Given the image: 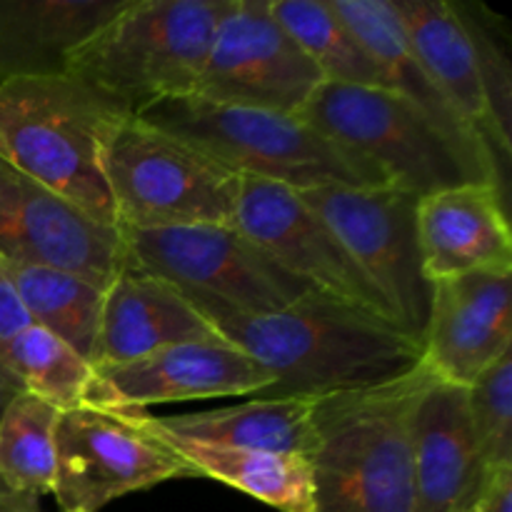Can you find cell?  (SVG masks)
Segmentation results:
<instances>
[{
    "instance_id": "obj_10",
    "label": "cell",
    "mask_w": 512,
    "mask_h": 512,
    "mask_svg": "<svg viewBox=\"0 0 512 512\" xmlns=\"http://www.w3.org/2000/svg\"><path fill=\"white\" fill-rule=\"evenodd\" d=\"M195 470L160 440L140 410L85 408L60 413L55 433V488L60 512H100L128 493Z\"/></svg>"
},
{
    "instance_id": "obj_7",
    "label": "cell",
    "mask_w": 512,
    "mask_h": 512,
    "mask_svg": "<svg viewBox=\"0 0 512 512\" xmlns=\"http://www.w3.org/2000/svg\"><path fill=\"white\" fill-rule=\"evenodd\" d=\"M100 170L118 228L233 225L240 175L188 140L120 115L100 140Z\"/></svg>"
},
{
    "instance_id": "obj_17",
    "label": "cell",
    "mask_w": 512,
    "mask_h": 512,
    "mask_svg": "<svg viewBox=\"0 0 512 512\" xmlns=\"http://www.w3.org/2000/svg\"><path fill=\"white\" fill-rule=\"evenodd\" d=\"M418 243L425 278L512 275V235L500 183H463L418 198Z\"/></svg>"
},
{
    "instance_id": "obj_29",
    "label": "cell",
    "mask_w": 512,
    "mask_h": 512,
    "mask_svg": "<svg viewBox=\"0 0 512 512\" xmlns=\"http://www.w3.org/2000/svg\"><path fill=\"white\" fill-rule=\"evenodd\" d=\"M30 320L25 315L23 305H20L18 293H15L13 283H10L8 273H5V265L0 263V358H3V348L20 333L23 328H28ZM0 383L10 390L8 380L3 375V363H0Z\"/></svg>"
},
{
    "instance_id": "obj_14",
    "label": "cell",
    "mask_w": 512,
    "mask_h": 512,
    "mask_svg": "<svg viewBox=\"0 0 512 512\" xmlns=\"http://www.w3.org/2000/svg\"><path fill=\"white\" fill-rule=\"evenodd\" d=\"M93 405L148 410L153 405L210 398H253L273 385V375L228 340H188L123 365H100Z\"/></svg>"
},
{
    "instance_id": "obj_4",
    "label": "cell",
    "mask_w": 512,
    "mask_h": 512,
    "mask_svg": "<svg viewBox=\"0 0 512 512\" xmlns=\"http://www.w3.org/2000/svg\"><path fill=\"white\" fill-rule=\"evenodd\" d=\"M298 115L415 198L463 183H498L493 155L455 140L388 88L323 83Z\"/></svg>"
},
{
    "instance_id": "obj_31",
    "label": "cell",
    "mask_w": 512,
    "mask_h": 512,
    "mask_svg": "<svg viewBox=\"0 0 512 512\" xmlns=\"http://www.w3.org/2000/svg\"><path fill=\"white\" fill-rule=\"evenodd\" d=\"M33 503H38V498H28V495L13 493V490L5 488V483L0 480V512H20Z\"/></svg>"
},
{
    "instance_id": "obj_32",
    "label": "cell",
    "mask_w": 512,
    "mask_h": 512,
    "mask_svg": "<svg viewBox=\"0 0 512 512\" xmlns=\"http://www.w3.org/2000/svg\"><path fill=\"white\" fill-rule=\"evenodd\" d=\"M13 390H8V388H5V385L3 383H0V413H3V408H5V403H8V400L10 398H13Z\"/></svg>"
},
{
    "instance_id": "obj_22",
    "label": "cell",
    "mask_w": 512,
    "mask_h": 512,
    "mask_svg": "<svg viewBox=\"0 0 512 512\" xmlns=\"http://www.w3.org/2000/svg\"><path fill=\"white\" fill-rule=\"evenodd\" d=\"M330 5L378 65L385 88L418 105L455 140L495 155L473 130L460 123L458 115L433 88L410 48L398 10L390 0H330Z\"/></svg>"
},
{
    "instance_id": "obj_26",
    "label": "cell",
    "mask_w": 512,
    "mask_h": 512,
    "mask_svg": "<svg viewBox=\"0 0 512 512\" xmlns=\"http://www.w3.org/2000/svg\"><path fill=\"white\" fill-rule=\"evenodd\" d=\"M270 13L313 60L325 83L385 88L378 65L330 0H270Z\"/></svg>"
},
{
    "instance_id": "obj_6",
    "label": "cell",
    "mask_w": 512,
    "mask_h": 512,
    "mask_svg": "<svg viewBox=\"0 0 512 512\" xmlns=\"http://www.w3.org/2000/svg\"><path fill=\"white\" fill-rule=\"evenodd\" d=\"M115 118L118 110L70 75L5 80L0 83V160L98 223L118 228L100 170V140Z\"/></svg>"
},
{
    "instance_id": "obj_13",
    "label": "cell",
    "mask_w": 512,
    "mask_h": 512,
    "mask_svg": "<svg viewBox=\"0 0 512 512\" xmlns=\"http://www.w3.org/2000/svg\"><path fill=\"white\" fill-rule=\"evenodd\" d=\"M125 258L123 230L0 160V263L68 270L105 290Z\"/></svg>"
},
{
    "instance_id": "obj_9",
    "label": "cell",
    "mask_w": 512,
    "mask_h": 512,
    "mask_svg": "<svg viewBox=\"0 0 512 512\" xmlns=\"http://www.w3.org/2000/svg\"><path fill=\"white\" fill-rule=\"evenodd\" d=\"M300 195L378 290L395 323L420 343L433 283L420 255L418 198L393 185H323Z\"/></svg>"
},
{
    "instance_id": "obj_1",
    "label": "cell",
    "mask_w": 512,
    "mask_h": 512,
    "mask_svg": "<svg viewBox=\"0 0 512 512\" xmlns=\"http://www.w3.org/2000/svg\"><path fill=\"white\" fill-rule=\"evenodd\" d=\"M210 328L273 375L253 398H328L375 388L423 363V345L383 315L310 290L275 313H203Z\"/></svg>"
},
{
    "instance_id": "obj_18",
    "label": "cell",
    "mask_w": 512,
    "mask_h": 512,
    "mask_svg": "<svg viewBox=\"0 0 512 512\" xmlns=\"http://www.w3.org/2000/svg\"><path fill=\"white\" fill-rule=\"evenodd\" d=\"M218 338L208 320L165 280L125 258L105 288L98 365H123L188 340Z\"/></svg>"
},
{
    "instance_id": "obj_20",
    "label": "cell",
    "mask_w": 512,
    "mask_h": 512,
    "mask_svg": "<svg viewBox=\"0 0 512 512\" xmlns=\"http://www.w3.org/2000/svg\"><path fill=\"white\" fill-rule=\"evenodd\" d=\"M128 0H0V83L65 75L73 50Z\"/></svg>"
},
{
    "instance_id": "obj_5",
    "label": "cell",
    "mask_w": 512,
    "mask_h": 512,
    "mask_svg": "<svg viewBox=\"0 0 512 512\" xmlns=\"http://www.w3.org/2000/svg\"><path fill=\"white\" fill-rule=\"evenodd\" d=\"M135 118L188 140L233 173L280 183L298 193L323 185H388L378 168L325 138L300 115L183 95Z\"/></svg>"
},
{
    "instance_id": "obj_30",
    "label": "cell",
    "mask_w": 512,
    "mask_h": 512,
    "mask_svg": "<svg viewBox=\"0 0 512 512\" xmlns=\"http://www.w3.org/2000/svg\"><path fill=\"white\" fill-rule=\"evenodd\" d=\"M470 512H512V465L488 470Z\"/></svg>"
},
{
    "instance_id": "obj_23",
    "label": "cell",
    "mask_w": 512,
    "mask_h": 512,
    "mask_svg": "<svg viewBox=\"0 0 512 512\" xmlns=\"http://www.w3.org/2000/svg\"><path fill=\"white\" fill-rule=\"evenodd\" d=\"M140 418L195 470L198 478L220 480L278 512H315L308 458L175 438L150 423L148 410H140Z\"/></svg>"
},
{
    "instance_id": "obj_27",
    "label": "cell",
    "mask_w": 512,
    "mask_h": 512,
    "mask_svg": "<svg viewBox=\"0 0 512 512\" xmlns=\"http://www.w3.org/2000/svg\"><path fill=\"white\" fill-rule=\"evenodd\" d=\"M60 413L15 393L0 413V480L13 493L40 498L55 488V433Z\"/></svg>"
},
{
    "instance_id": "obj_12",
    "label": "cell",
    "mask_w": 512,
    "mask_h": 512,
    "mask_svg": "<svg viewBox=\"0 0 512 512\" xmlns=\"http://www.w3.org/2000/svg\"><path fill=\"white\" fill-rule=\"evenodd\" d=\"M233 225L280 268L313 290L395 323L378 290L298 190L240 175Z\"/></svg>"
},
{
    "instance_id": "obj_2",
    "label": "cell",
    "mask_w": 512,
    "mask_h": 512,
    "mask_svg": "<svg viewBox=\"0 0 512 512\" xmlns=\"http://www.w3.org/2000/svg\"><path fill=\"white\" fill-rule=\"evenodd\" d=\"M430 378L420 363L375 388L318 398L315 512H418L410 418Z\"/></svg>"
},
{
    "instance_id": "obj_28",
    "label": "cell",
    "mask_w": 512,
    "mask_h": 512,
    "mask_svg": "<svg viewBox=\"0 0 512 512\" xmlns=\"http://www.w3.org/2000/svg\"><path fill=\"white\" fill-rule=\"evenodd\" d=\"M468 413L488 468L512 465V350L470 385Z\"/></svg>"
},
{
    "instance_id": "obj_8",
    "label": "cell",
    "mask_w": 512,
    "mask_h": 512,
    "mask_svg": "<svg viewBox=\"0 0 512 512\" xmlns=\"http://www.w3.org/2000/svg\"><path fill=\"white\" fill-rule=\"evenodd\" d=\"M123 230L128 258L173 285L200 315L275 313L310 293L235 225Z\"/></svg>"
},
{
    "instance_id": "obj_33",
    "label": "cell",
    "mask_w": 512,
    "mask_h": 512,
    "mask_svg": "<svg viewBox=\"0 0 512 512\" xmlns=\"http://www.w3.org/2000/svg\"><path fill=\"white\" fill-rule=\"evenodd\" d=\"M20 512H43V508H40V500H38V503L28 505V508H25V510H20Z\"/></svg>"
},
{
    "instance_id": "obj_11",
    "label": "cell",
    "mask_w": 512,
    "mask_h": 512,
    "mask_svg": "<svg viewBox=\"0 0 512 512\" xmlns=\"http://www.w3.org/2000/svg\"><path fill=\"white\" fill-rule=\"evenodd\" d=\"M323 75L270 13V0H228L193 95L298 115Z\"/></svg>"
},
{
    "instance_id": "obj_16",
    "label": "cell",
    "mask_w": 512,
    "mask_h": 512,
    "mask_svg": "<svg viewBox=\"0 0 512 512\" xmlns=\"http://www.w3.org/2000/svg\"><path fill=\"white\" fill-rule=\"evenodd\" d=\"M418 512H470L488 475L468 413V388L433 375L410 418Z\"/></svg>"
},
{
    "instance_id": "obj_21",
    "label": "cell",
    "mask_w": 512,
    "mask_h": 512,
    "mask_svg": "<svg viewBox=\"0 0 512 512\" xmlns=\"http://www.w3.org/2000/svg\"><path fill=\"white\" fill-rule=\"evenodd\" d=\"M315 403V398H250L203 413L173 418L148 413V418L175 438L310 458L315 448Z\"/></svg>"
},
{
    "instance_id": "obj_3",
    "label": "cell",
    "mask_w": 512,
    "mask_h": 512,
    "mask_svg": "<svg viewBox=\"0 0 512 512\" xmlns=\"http://www.w3.org/2000/svg\"><path fill=\"white\" fill-rule=\"evenodd\" d=\"M228 0H128L73 50L65 75L120 115L193 95Z\"/></svg>"
},
{
    "instance_id": "obj_25",
    "label": "cell",
    "mask_w": 512,
    "mask_h": 512,
    "mask_svg": "<svg viewBox=\"0 0 512 512\" xmlns=\"http://www.w3.org/2000/svg\"><path fill=\"white\" fill-rule=\"evenodd\" d=\"M3 375L13 393H28L58 413L93 405L95 365L48 330L30 323L3 348Z\"/></svg>"
},
{
    "instance_id": "obj_15",
    "label": "cell",
    "mask_w": 512,
    "mask_h": 512,
    "mask_svg": "<svg viewBox=\"0 0 512 512\" xmlns=\"http://www.w3.org/2000/svg\"><path fill=\"white\" fill-rule=\"evenodd\" d=\"M423 365L438 380L470 388L512 350V275L470 273L435 280L423 333Z\"/></svg>"
},
{
    "instance_id": "obj_19",
    "label": "cell",
    "mask_w": 512,
    "mask_h": 512,
    "mask_svg": "<svg viewBox=\"0 0 512 512\" xmlns=\"http://www.w3.org/2000/svg\"><path fill=\"white\" fill-rule=\"evenodd\" d=\"M420 68L460 123L493 150L490 108L468 20L443 0H390Z\"/></svg>"
},
{
    "instance_id": "obj_24",
    "label": "cell",
    "mask_w": 512,
    "mask_h": 512,
    "mask_svg": "<svg viewBox=\"0 0 512 512\" xmlns=\"http://www.w3.org/2000/svg\"><path fill=\"white\" fill-rule=\"evenodd\" d=\"M5 273L30 323L53 333L88 363L98 365L105 303L100 285L45 265H5Z\"/></svg>"
}]
</instances>
